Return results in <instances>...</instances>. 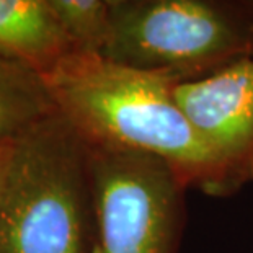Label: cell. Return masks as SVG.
<instances>
[{
	"label": "cell",
	"instance_id": "cell-8",
	"mask_svg": "<svg viewBox=\"0 0 253 253\" xmlns=\"http://www.w3.org/2000/svg\"><path fill=\"white\" fill-rule=\"evenodd\" d=\"M77 49L101 52L110 33V7L105 0H46Z\"/></svg>",
	"mask_w": 253,
	"mask_h": 253
},
{
	"label": "cell",
	"instance_id": "cell-1",
	"mask_svg": "<svg viewBox=\"0 0 253 253\" xmlns=\"http://www.w3.org/2000/svg\"><path fill=\"white\" fill-rule=\"evenodd\" d=\"M61 115L93 149L162 160L186 188L232 195L219 160L176 101L178 82L74 49L44 74Z\"/></svg>",
	"mask_w": 253,
	"mask_h": 253
},
{
	"label": "cell",
	"instance_id": "cell-3",
	"mask_svg": "<svg viewBox=\"0 0 253 253\" xmlns=\"http://www.w3.org/2000/svg\"><path fill=\"white\" fill-rule=\"evenodd\" d=\"M100 54L190 82L253 57V0H129L110 10Z\"/></svg>",
	"mask_w": 253,
	"mask_h": 253
},
{
	"label": "cell",
	"instance_id": "cell-2",
	"mask_svg": "<svg viewBox=\"0 0 253 253\" xmlns=\"http://www.w3.org/2000/svg\"><path fill=\"white\" fill-rule=\"evenodd\" d=\"M90 149L61 111L13 142L0 253H95Z\"/></svg>",
	"mask_w": 253,
	"mask_h": 253
},
{
	"label": "cell",
	"instance_id": "cell-7",
	"mask_svg": "<svg viewBox=\"0 0 253 253\" xmlns=\"http://www.w3.org/2000/svg\"><path fill=\"white\" fill-rule=\"evenodd\" d=\"M59 113L44 74L0 54V144H13Z\"/></svg>",
	"mask_w": 253,
	"mask_h": 253
},
{
	"label": "cell",
	"instance_id": "cell-9",
	"mask_svg": "<svg viewBox=\"0 0 253 253\" xmlns=\"http://www.w3.org/2000/svg\"><path fill=\"white\" fill-rule=\"evenodd\" d=\"M12 147L13 144H0V208H2V201H3L5 183H7L10 157H12Z\"/></svg>",
	"mask_w": 253,
	"mask_h": 253
},
{
	"label": "cell",
	"instance_id": "cell-10",
	"mask_svg": "<svg viewBox=\"0 0 253 253\" xmlns=\"http://www.w3.org/2000/svg\"><path fill=\"white\" fill-rule=\"evenodd\" d=\"M105 2H106V5H108V7H110V10H113V8L120 7V5L127 3L129 0H105Z\"/></svg>",
	"mask_w": 253,
	"mask_h": 253
},
{
	"label": "cell",
	"instance_id": "cell-5",
	"mask_svg": "<svg viewBox=\"0 0 253 253\" xmlns=\"http://www.w3.org/2000/svg\"><path fill=\"white\" fill-rule=\"evenodd\" d=\"M175 96L224 169L230 191L253 181V57L181 82Z\"/></svg>",
	"mask_w": 253,
	"mask_h": 253
},
{
	"label": "cell",
	"instance_id": "cell-6",
	"mask_svg": "<svg viewBox=\"0 0 253 253\" xmlns=\"http://www.w3.org/2000/svg\"><path fill=\"white\" fill-rule=\"evenodd\" d=\"M77 49L46 0H0V54L49 72Z\"/></svg>",
	"mask_w": 253,
	"mask_h": 253
},
{
	"label": "cell",
	"instance_id": "cell-4",
	"mask_svg": "<svg viewBox=\"0 0 253 253\" xmlns=\"http://www.w3.org/2000/svg\"><path fill=\"white\" fill-rule=\"evenodd\" d=\"M88 149L95 253H178L188 190L178 175L150 155Z\"/></svg>",
	"mask_w": 253,
	"mask_h": 253
}]
</instances>
